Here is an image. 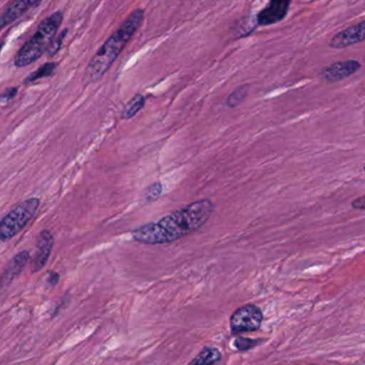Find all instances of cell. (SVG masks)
I'll return each mask as SVG.
<instances>
[{"instance_id":"obj_2","label":"cell","mask_w":365,"mask_h":365,"mask_svg":"<svg viewBox=\"0 0 365 365\" xmlns=\"http://www.w3.org/2000/svg\"><path fill=\"white\" fill-rule=\"evenodd\" d=\"M143 19V11H134L122 24L121 27L103 45L88 66L87 75L91 81H98L109 70L133 34L138 29Z\"/></svg>"},{"instance_id":"obj_5","label":"cell","mask_w":365,"mask_h":365,"mask_svg":"<svg viewBox=\"0 0 365 365\" xmlns=\"http://www.w3.org/2000/svg\"><path fill=\"white\" fill-rule=\"evenodd\" d=\"M261 311L255 306H245L234 312L231 317L232 329L235 331H252L261 326Z\"/></svg>"},{"instance_id":"obj_9","label":"cell","mask_w":365,"mask_h":365,"mask_svg":"<svg viewBox=\"0 0 365 365\" xmlns=\"http://www.w3.org/2000/svg\"><path fill=\"white\" fill-rule=\"evenodd\" d=\"M292 0H269V4L257 16L261 26L274 25L287 16Z\"/></svg>"},{"instance_id":"obj_6","label":"cell","mask_w":365,"mask_h":365,"mask_svg":"<svg viewBox=\"0 0 365 365\" xmlns=\"http://www.w3.org/2000/svg\"><path fill=\"white\" fill-rule=\"evenodd\" d=\"M53 247V237L51 232L44 230L36 238V251L31 259V272L34 274L42 270L48 262Z\"/></svg>"},{"instance_id":"obj_13","label":"cell","mask_w":365,"mask_h":365,"mask_svg":"<svg viewBox=\"0 0 365 365\" xmlns=\"http://www.w3.org/2000/svg\"><path fill=\"white\" fill-rule=\"evenodd\" d=\"M219 358H220V355H219L218 351L206 349L205 351L200 354L199 357L192 365H212L217 360H219Z\"/></svg>"},{"instance_id":"obj_16","label":"cell","mask_w":365,"mask_h":365,"mask_svg":"<svg viewBox=\"0 0 365 365\" xmlns=\"http://www.w3.org/2000/svg\"><path fill=\"white\" fill-rule=\"evenodd\" d=\"M163 192V186L160 182H154L145 191V199L148 201H155L160 197Z\"/></svg>"},{"instance_id":"obj_15","label":"cell","mask_w":365,"mask_h":365,"mask_svg":"<svg viewBox=\"0 0 365 365\" xmlns=\"http://www.w3.org/2000/svg\"><path fill=\"white\" fill-rule=\"evenodd\" d=\"M55 68L56 64H45V66H43V68H41L40 70L36 71V72L34 73V74H32L31 76H30L29 78L27 79V83H29V81H36V79L41 78V77L49 76V75H51V73L53 72Z\"/></svg>"},{"instance_id":"obj_8","label":"cell","mask_w":365,"mask_h":365,"mask_svg":"<svg viewBox=\"0 0 365 365\" xmlns=\"http://www.w3.org/2000/svg\"><path fill=\"white\" fill-rule=\"evenodd\" d=\"M364 41H365V21L336 34L330 41L329 45L331 48L342 49Z\"/></svg>"},{"instance_id":"obj_17","label":"cell","mask_w":365,"mask_h":365,"mask_svg":"<svg viewBox=\"0 0 365 365\" xmlns=\"http://www.w3.org/2000/svg\"><path fill=\"white\" fill-rule=\"evenodd\" d=\"M351 206H353V208H355V210H365V195H362V197L354 200Z\"/></svg>"},{"instance_id":"obj_11","label":"cell","mask_w":365,"mask_h":365,"mask_svg":"<svg viewBox=\"0 0 365 365\" xmlns=\"http://www.w3.org/2000/svg\"><path fill=\"white\" fill-rule=\"evenodd\" d=\"M40 1L41 0H16L0 19V28L4 27L14 19H19L28 9L36 6Z\"/></svg>"},{"instance_id":"obj_19","label":"cell","mask_w":365,"mask_h":365,"mask_svg":"<svg viewBox=\"0 0 365 365\" xmlns=\"http://www.w3.org/2000/svg\"><path fill=\"white\" fill-rule=\"evenodd\" d=\"M364 173H365V166H364Z\"/></svg>"},{"instance_id":"obj_3","label":"cell","mask_w":365,"mask_h":365,"mask_svg":"<svg viewBox=\"0 0 365 365\" xmlns=\"http://www.w3.org/2000/svg\"><path fill=\"white\" fill-rule=\"evenodd\" d=\"M62 21L61 13H56L49 19H45L41 24L36 34L30 38L29 42L23 47L15 57V66L21 68V66H28L31 62L36 61L45 49L48 47L51 38L55 36L58 27Z\"/></svg>"},{"instance_id":"obj_10","label":"cell","mask_w":365,"mask_h":365,"mask_svg":"<svg viewBox=\"0 0 365 365\" xmlns=\"http://www.w3.org/2000/svg\"><path fill=\"white\" fill-rule=\"evenodd\" d=\"M29 259L30 255L28 251H21L14 255L2 274L1 279H0V287H6L10 285L15 278L21 274Z\"/></svg>"},{"instance_id":"obj_4","label":"cell","mask_w":365,"mask_h":365,"mask_svg":"<svg viewBox=\"0 0 365 365\" xmlns=\"http://www.w3.org/2000/svg\"><path fill=\"white\" fill-rule=\"evenodd\" d=\"M40 200L36 197L26 200L14 206L0 221V240H10L19 234L34 218Z\"/></svg>"},{"instance_id":"obj_1","label":"cell","mask_w":365,"mask_h":365,"mask_svg":"<svg viewBox=\"0 0 365 365\" xmlns=\"http://www.w3.org/2000/svg\"><path fill=\"white\" fill-rule=\"evenodd\" d=\"M214 210L215 205L210 200H197L163 217L156 222L137 227L132 232V236L140 244H170L201 229Z\"/></svg>"},{"instance_id":"obj_7","label":"cell","mask_w":365,"mask_h":365,"mask_svg":"<svg viewBox=\"0 0 365 365\" xmlns=\"http://www.w3.org/2000/svg\"><path fill=\"white\" fill-rule=\"evenodd\" d=\"M361 68V64L357 60H346V61L336 62L331 66L324 68L321 77L327 83H336L349 78L351 75L357 73Z\"/></svg>"},{"instance_id":"obj_12","label":"cell","mask_w":365,"mask_h":365,"mask_svg":"<svg viewBox=\"0 0 365 365\" xmlns=\"http://www.w3.org/2000/svg\"><path fill=\"white\" fill-rule=\"evenodd\" d=\"M145 96H141V94H137L124 107L123 111H122V119H132L145 107Z\"/></svg>"},{"instance_id":"obj_14","label":"cell","mask_w":365,"mask_h":365,"mask_svg":"<svg viewBox=\"0 0 365 365\" xmlns=\"http://www.w3.org/2000/svg\"><path fill=\"white\" fill-rule=\"evenodd\" d=\"M247 93H248V87H247V86H242V87L234 90V91L230 94L229 98H227V106L231 107V108L237 107L238 105L242 104V101L246 98Z\"/></svg>"},{"instance_id":"obj_18","label":"cell","mask_w":365,"mask_h":365,"mask_svg":"<svg viewBox=\"0 0 365 365\" xmlns=\"http://www.w3.org/2000/svg\"><path fill=\"white\" fill-rule=\"evenodd\" d=\"M59 281V274H56V272H51L48 274V278H47V282L51 285H56Z\"/></svg>"}]
</instances>
